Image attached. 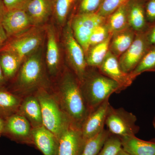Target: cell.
<instances>
[{
    "instance_id": "6da1fadb",
    "label": "cell",
    "mask_w": 155,
    "mask_h": 155,
    "mask_svg": "<svg viewBox=\"0 0 155 155\" xmlns=\"http://www.w3.org/2000/svg\"><path fill=\"white\" fill-rule=\"evenodd\" d=\"M51 89L64 113L72 123L81 128L90 113L81 92L80 83L69 67H64Z\"/></svg>"
},
{
    "instance_id": "7a4b0ae2",
    "label": "cell",
    "mask_w": 155,
    "mask_h": 155,
    "mask_svg": "<svg viewBox=\"0 0 155 155\" xmlns=\"http://www.w3.org/2000/svg\"><path fill=\"white\" fill-rule=\"evenodd\" d=\"M41 47L25 58L11 84L6 86L9 90L23 98L34 94L39 89L51 87Z\"/></svg>"
},
{
    "instance_id": "3957f363",
    "label": "cell",
    "mask_w": 155,
    "mask_h": 155,
    "mask_svg": "<svg viewBox=\"0 0 155 155\" xmlns=\"http://www.w3.org/2000/svg\"><path fill=\"white\" fill-rule=\"evenodd\" d=\"M80 83L81 92L90 112L97 107L114 93L122 91L116 81L103 74L98 69L87 67Z\"/></svg>"
},
{
    "instance_id": "277c9868",
    "label": "cell",
    "mask_w": 155,
    "mask_h": 155,
    "mask_svg": "<svg viewBox=\"0 0 155 155\" xmlns=\"http://www.w3.org/2000/svg\"><path fill=\"white\" fill-rule=\"evenodd\" d=\"M34 95L40 104L44 126L59 140L61 134L72 123L61 109L51 87L39 89Z\"/></svg>"
},
{
    "instance_id": "5b68a950",
    "label": "cell",
    "mask_w": 155,
    "mask_h": 155,
    "mask_svg": "<svg viewBox=\"0 0 155 155\" xmlns=\"http://www.w3.org/2000/svg\"><path fill=\"white\" fill-rule=\"evenodd\" d=\"M45 34L42 26H34L21 34L8 38L0 51L13 53L23 62L41 47Z\"/></svg>"
},
{
    "instance_id": "8992f818",
    "label": "cell",
    "mask_w": 155,
    "mask_h": 155,
    "mask_svg": "<svg viewBox=\"0 0 155 155\" xmlns=\"http://www.w3.org/2000/svg\"><path fill=\"white\" fill-rule=\"evenodd\" d=\"M63 39L69 65L68 67L75 74L80 82L83 78L88 66L83 48L73 35L70 19L64 26Z\"/></svg>"
},
{
    "instance_id": "52a82bcc",
    "label": "cell",
    "mask_w": 155,
    "mask_h": 155,
    "mask_svg": "<svg viewBox=\"0 0 155 155\" xmlns=\"http://www.w3.org/2000/svg\"><path fill=\"white\" fill-rule=\"evenodd\" d=\"M136 116L123 108H114L111 105L108 108L105 125L111 134L119 137L135 136L140 130L136 125Z\"/></svg>"
},
{
    "instance_id": "ba28073f",
    "label": "cell",
    "mask_w": 155,
    "mask_h": 155,
    "mask_svg": "<svg viewBox=\"0 0 155 155\" xmlns=\"http://www.w3.org/2000/svg\"><path fill=\"white\" fill-rule=\"evenodd\" d=\"M69 19L74 37L86 54L93 31L99 25L106 22V18L97 14H73Z\"/></svg>"
},
{
    "instance_id": "9c48e42d",
    "label": "cell",
    "mask_w": 155,
    "mask_h": 155,
    "mask_svg": "<svg viewBox=\"0 0 155 155\" xmlns=\"http://www.w3.org/2000/svg\"><path fill=\"white\" fill-rule=\"evenodd\" d=\"M32 130L28 120L17 113L5 120L2 135L18 143L33 146Z\"/></svg>"
},
{
    "instance_id": "30bf717a",
    "label": "cell",
    "mask_w": 155,
    "mask_h": 155,
    "mask_svg": "<svg viewBox=\"0 0 155 155\" xmlns=\"http://www.w3.org/2000/svg\"><path fill=\"white\" fill-rule=\"evenodd\" d=\"M150 47L144 32L137 33L130 47L119 58L122 70L130 74L138 65Z\"/></svg>"
},
{
    "instance_id": "8fae6325",
    "label": "cell",
    "mask_w": 155,
    "mask_h": 155,
    "mask_svg": "<svg viewBox=\"0 0 155 155\" xmlns=\"http://www.w3.org/2000/svg\"><path fill=\"white\" fill-rule=\"evenodd\" d=\"M85 143L80 127L72 123L59 138L58 155H81Z\"/></svg>"
},
{
    "instance_id": "7c38bea8",
    "label": "cell",
    "mask_w": 155,
    "mask_h": 155,
    "mask_svg": "<svg viewBox=\"0 0 155 155\" xmlns=\"http://www.w3.org/2000/svg\"><path fill=\"white\" fill-rule=\"evenodd\" d=\"M47 36L46 67L49 77L57 78L62 72L61 54L55 29L52 25H47L45 28Z\"/></svg>"
},
{
    "instance_id": "4fadbf2b",
    "label": "cell",
    "mask_w": 155,
    "mask_h": 155,
    "mask_svg": "<svg viewBox=\"0 0 155 155\" xmlns=\"http://www.w3.org/2000/svg\"><path fill=\"white\" fill-rule=\"evenodd\" d=\"M110 105L109 98L107 99L97 107L90 112L81 128L85 141L94 137L104 129L106 117Z\"/></svg>"
},
{
    "instance_id": "5bb4252c",
    "label": "cell",
    "mask_w": 155,
    "mask_h": 155,
    "mask_svg": "<svg viewBox=\"0 0 155 155\" xmlns=\"http://www.w3.org/2000/svg\"><path fill=\"white\" fill-rule=\"evenodd\" d=\"M1 24L8 38L17 36L34 27L27 13L23 10L6 11Z\"/></svg>"
},
{
    "instance_id": "9a60e30c",
    "label": "cell",
    "mask_w": 155,
    "mask_h": 155,
    "mask_svg": "<svg viewBox=\"0 0 155 155\" xmlns=\"http://www.w3.org/2000/svg\"><path fill=\"white\" fill-rule=\"evenodd\" d=\"M98 69L104 75L118 83L122 91L130 86L134 81L130 74L125 73L122 70L119 65V58L110 51Z\"/></svg>"
},
{
    "instance_id": "2e32d148",
    "label": "cell",
    "mask_w": 155,
    "mask_h": 155,
    "mask_svg": "<svg viewBox=\"0 0 155 155\" xmlns=\"http://www.w3.org/2000/svg\"><path fill=\"white\" fill-rule=\"evenodd\" d=\"M33 146L43 155H58L59 140L44 125L33 128Z\"/></svg>"
},
{
    "instance_id": "e0dca14e",
    "label": "cell",
    "mask_w": 155,
    "mask_h": 155,
    "mask_svg": "<svg viewBox=\"0 0 155 155\" xmlns=\"http://www.w3.org/2000/svg\"><path fill=\"white\" fill-rule=\"evenodd\" d=\"M25 11L33 26L41 27L53 15V0H32Z\"/></svg>"
},
{
    "instance_id": "ac0fdd59",
    "label": "cell",
    "mask_w": 155,
    "mask_h": 155,
    "mask_svg": "<svg viewBox=\"0 0 155 155\" xmlns=\"http://www.w3.org/2000/svg\"><path fill=\"white\" fill-rule=\"evenodd\" d=\"M143 0H129L127 3L128 25L136 33L146 31L149 26L147 22Z\"/></svg>"
},
{
    "instance_id": "d6986e66",
    "label": "cell",
    "mask_w": 155,
    "mask_h": 155,
    "mask_svg": "<svg viewBox=\"0 0 155 155\" xmlns=\"http://www.w3.org/2000/svg\"><path fill=\"white\" fill-rule=\"evenodd\" d=\"M17 114L24 116L33 128L43 125L41 107L34 94L23 98Z\"/></svg>"
},
{
    "instance_id": "ffe728a7",
    "label": "cell",
    "mask_w": 155,
    "mask_h": 155,
    "mask_svg": "<svg viewBox=\"0 0 155 155\" xmlns=\"http://www.w3.org/2000/svg\"><path fill=\"white\" fill-rule=\"evenodd\" d=\"M119 137L122 148L130 155H155V139L145 141L136 136Z\"/></svg>"
},
{
    "instance_id": "44dd1931",
    "label": "cell",
    "mask_w": 155,
    "mask_h": 155,
    "mask_svg": "<svg viewBox=\"0 0 155 155\" xmlns=\"http://www.w3.org/2000/svg\"><path fill=\"white\" fill-rule=\"evenodd\" d=\"M136 34L130 27L113 34L110 41L109 51L119 58L130 47Z\"/></svg>"
},
{
    "instance_id": "7402d4cb",
    "label": "cell",
    "mask_w": 155,
    "mask_h": 155,
    "mask_svg": "<svg viewBox=\"0 0 155 155\" xmlns=\"http://www.w3.org/2000/svg\"><path fill=\"white\" fill-rule=\"evenodd\" d=\"M22 99L10 91L6 86L0 87V116L5 120L17 114Z\"/></svg>"
},
{
    "instance_id": "603a6c76",
    "label": "cell",
    "mask_w": 155,
    "mask_h": 155,
    "mask_svg": "<svg viewBox=\"0 0 155 155\" xmlns=\"http://www.w3.org/2000/svg\"><path fill=\"white\" fill-rule=\"evenodd\" d=\"M22 63V61L13 53L0 51V65L8 84L14 79Z\"/></svg>"
},
{
    "instance_id": "cb8c5ba5",
    "label": "cell",
    "mask_w": 155,
    "mask_h": 155,
    "mask_svg": "<svg viewBox=\"0 0 155 155\" xmlns=\"http://www.w3.org/2000/svg\"><path fill=\"white\" fill-rule=\"evenodd\" d=\"M112 35L106 40L89 48L85 54L87 66L98 68L102 64L109 51Z\"/></svg>"
},
{
    "instance_id": "d4e9b609",
    "label": "cell",
    "mask_w": 155,
    "mask_h": 155,
    "mask_svg": "<svg viewBox=\"0 0 155 155\" xmlns=\"http://www.w3.org/2000/svg\"><path fill=\"white\" fill-rule=\"evenodd\" d=\"M78 0H53L52 16L56 22L64 26L69 21L70 15L75 11ZM72 17V16H71Z\"/></svg>"
},
{
    "instance_id": "484cf974",
    "label": "cell",
    "mask_w": 155,
    "mask_h": 155,
    "mask_svg": "<svg viewBox=\"0 0 155 155\" xmlns=\"http://www.w3.org/2000/svg\"><path fill=\"white\" fill-rule=\"evenodd\" d=\"M127 3L120 6L106 18V23L111 34L129 27L127 21Z\"/></svg>"
},
{
    "instance_id": "4316f807",
    "label": "cell",
    "mask_w": 155,
    "mask_h": 155,
    "mask_svg": "<svg viewBox=\"0 0 155 155\" xmlns=\"http://www.w3.org/2000/svg\"><path fill=\"white\" fill-rule=\"evenodd\" d=\"M155 72V45L150 46L135 69L130 73L134 80L142 73Z\"/></svg>"
},
{
    "instance_id": "83f0119b",
    "label": "cell",
    "mask_w": 155,
    "mask_h": 155,
    "mask_svg": "<svg viewBox=\"0 0 155 155\" xmlns=\"http://www.w3.org/2000/svg\"><path fill=\"white\" fill-rule=\"evenodd\" d=\"M111 134L107 129L104 130L94 137L86 140L81 155H97Z\"/></svg>"
},
{
    "instance_id": "f1b7e54d",
    "label": "cell",
    "mask_w": 155,
    "mask_h": 155,
    "mask_svg": "<svg viewBox=\"0 0 155 155\" xmlns=\"http://www.w3.org/2000/svg\"><path fill=\"white\" fill-rule=\"evenodd\" d=\"M104 0H78L73 14H97Z\"/></svg>"
},
{
    "instance_id": "f546056e",
    "label": "cell",
    "mask_w": 155,
    "mask_h": 155,
    "mask_svg": "<svg viewBox=\"0 0 155 155\" xmlns=\"http://www.w3.org/2000/svg\"><path fill=\"white\" fill-rule=\"evenodd\" d=\"M122 149V143L120 137L111 134L97 155H116Z\"/></svg>"
},
{
    "instance_id": "4dcf8cb0",
    "label": "cell",
    "mask_w": 155,
    "mask_h": 155,
    "mask_svg": "<svg viewBox=\"0 0 155 155\" xmlns=\"http://www.w3.org/2000/svg\"><path fill=\"white\" fill-rule=\"evenodd\" d=\"M111 35L106 22L99 25L94 29L90 37L89 47L104 41Z\"/></svg>"
},
{
    "instance_id": "1f68e13d",
    "label": "cell",
    "mask_w": 155,
    "mask_h": 155,
    "mask_svg": "<svg viewBox=\"0 0 155 155\" xmlns=\"http://www.w3.org/2000/svg\"><path fill=\"white\" fill-rule=\"evenodd\" d=\"M129 0H104L101 8L97 14L107 18L120 6L127 2Z\"/></svg>"
},
{
    "instance_id": "d6a6232c",
    "label": "cell",
    "mask_w": 155,
    "mask_h": 155,
    "mask_svg": "<svg viewBox=\"0 0 155 155\" xmlns=\"http://www.w3.org/2000/svg\"><path fill=\"white\" fill-rule=\"evenodd\" d=\"M32 0H3L6 11L25 10Z\"/></svg>"
},
{
    "instance_id": "836d02e7",
    "label": "cell",
    "mask_w": 155,
    "mask_h": 155,
    "mask_svg": "<svg viewBox=\"0 0 155 155\" xmlns=\"http://www.w3.org/2000/svg\"><path fill=\"white\" fill-rule=\"evenodd\" d=\"M144 11L147 22L149 25L155 22V0H145Z\"/></svg>"
},
{
    "instance_id": "e575fe53",
    "label": "cell",
    "mask_w": 155,
    "mask_h": 155,
    "mask_svg": "<svg viewBox=\"0 0 155 155\" xmlns=\"http://www.w3.org/2000/svg\"><path fill=\"white\" fill-rule=\"evenodd\" d=\"M144 33L150 46L155 45V22L150 25Z\"/></svg>"
},
{
    "instance_id": "d590c367",
    "label": "cell",
    "mask_w": 155,
    "mask_h": 155,
    "mask_svg": "<svg viewBox=\"0 0 155 155\" xmlns=\"http://www.w3.org/2000/svg\"><path fill=\"white\" fill-rule=\"evenodd\" d=\"M8 37L2 25L0 23V50L8 40Z\"/></svg>"
},
{
    "instance_id": "8d00e7d4",
    "label": "cell",
    "mask_w": 155,
    "mask_h": 155,
    "mask_svg": "<svg viewBox=\"0 0 155 155\" xmlns=\"http://www.w3.org/2000/svg\"><path fill=\"white\" fill-rule=\"evenodd\" d=\"M7 84H8V82L6 80L2 69L0 65V87L6 86Z\"/></svg>"
},
{
    "instance_id": "74e56055",
    "label": "cell",
    "mask_w": 155,
    "mask_h": 155,
    "mask_svg": "<svg viewBox=\"0 0 155 155\" xmlns=\"http://www.w3.org/2000/svg\"><path fill=\"white\" fill-rule=\"evenodd\" d=\"M6 12L5 7L4 5L3 0H0V23H1Z\"/></svg>"
},
{
    "instance_id": "f35d334b",
    "label": "cell",
    "mask_w": 155,
    "mask_h": 155,
    "mask_svg": "<svg viewBox=\"0 0 155 155\" xmlns=\"http://www.w3.org/2000/svg\"><path fill=\"white\" fill-rule=\"evenodd\" d=\"M5 125V119L0 116V136L2 135Z\"/></svg>"
},
{
    "instance_id": "ab89813d",
    "label": "cell",
    "mask_w": 155,
    "mask_h": 155,
    "mask_svg": "<svg viewBox=\"0 0 155 155\" xmlns=\"http://www.w3.org/2000/svg\"><path fill=\"white\" fill-rule=\"evenodd\" d=\"M116 155H130V154L128 153L127 152L124 150L123 149H122L121 150L119 151V152L117 153Z\"/></svg>"
},
{
    "instance_id": "60d3db41",
    "label": "cell",
    "mask_w": 155,
    "mask_h": 155,
    "mask_svg": "<svg viewBox=\"0 0 155 155\" xmlns=\"http://www.w3.org/2000/svg\"><path fill=\"white\" fill-rule=\"evenodd\" d=\"M153 125L155 130V116H154V117L153 119Z\"/></svg>"
},
{
    "instance_id": "b9f144b4",
    "label": "cell",
    "mask_w": 155,
    "mask_h": 155,
    "mask_svg": "<svg viewBox=\"0 0 155 155\" xmlns=\"http://www.w3.org/2000/svg\"><path fill=\"white\" fill-rule=\"evenodd\" d=\"M143 1H145V0H143Z\"/></svg>"
}]
</instances>
